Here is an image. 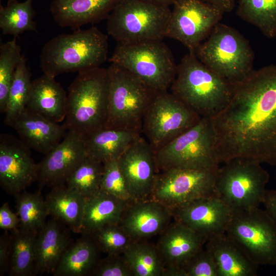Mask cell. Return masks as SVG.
<instances>
[{"mask_svg":"<svg viewBox=\"0 0 276 276\" xmlns=\"http://www.w3.org/2000/svg\"><path fill=\"white\" fill-rule=\"evenodd\" d=\"M37 233L20 227L12 231L9 275H34Z\"/></svg>","mask_w":276,"mask_h":276,"instance_id":"30","label":"cell"},{"mask_svg":"<svg viewBox=\"0 0 276 276\" xmlns=\"http://www.w3.org/2000/svg\"><path fill=\"white\" fill-rule=\"evenodd\" d=\"M32 2L8 0L6 6L1 5L0 28L3 34L17 37L26 31L37 32L36 22L33 20L36 12Z\"/></svg>","mask_w":276,"mask_h":276,"instance_id":"32","label":"cell"},{"mask_svg":"<svg viewBox=\"0 0 276 276\" xmlns=\"http://www.w3.org/2000/svg\"><path fill=\"white\" fill-rule=\"evenodd\" d=\"M22 55L16 37L0 46V111L5 113L10 87Z\"/></svg>","mask_w":276,"mask_h":276,"instance_id":"37","label":"cell"},{"mask_svg":"<svg viewBox=\"0 0 276 276\" xmlns=\"http://www.w3.org/2000/svg\"><path fill=\"white\" fill-rule=\"evenodd\" d=\"M109 94L104 128L141 133L145 112L157 93L135 75L111 63L107 68Z\"/></svg>","mask_w":276,"mask_h":276,"instance_id":"5","label":"cell"},{"mask_svg":"<svg viewBox=\"0 0 276 276\" xmlns=\"http://www.w3.org/2000/svg\"><path fill=\"white\" fill-rule=\"evenodd\" d=\"M205 245L215 262L218 276L258 275L259 266L226 233L209 240Z\"/></svg>","mask_w":276,"mask_h":276,"instance_id":"25","label":"cell"},{"mask_svg":"<svg viewBox=\"0 0 276 276\" xmlns=\"http://www.w3.org/2000/svg\"><path fill=\"white\" fill-rule=\"evenodd\" d=\"M32 74L22 55L9 89L5 124L12 126L17 117L26 108L31 90Z\"/></svg>","mask_w":276,"mask_h":276,"instance_id":"31","label":"cell"},{"mask_svg":"<svg viewBox=\"0 0 276 276\" xmlns=\"http://www.w3.org/2000/svg\"><path fill=\"white\" fill-rule=\"evenodd\" d=\"M141 135L123 129L103 128L84 138L86 154L103 163L118 159Z\"/></svg>","mask_w":276,"mask_h":276,"instance_id":"28","label":"cell"},{"mask_svg":"<svg viewBox=\"0 0 276 276\" xmlns=\"http://www.w3.org/2000/svg\"><path fill=\"white\" fill-rule=\"evenodd\" d=\"M234 83L213 72L189 52L177 65L170 90L201 118H212L229 101Z\"/></svg>","mask_w":276,"mask_h":276,"instance_id":"2","label":"cell"},{"mask_svg":"<svg viewBox=\"0 0 276 276\" xmlns=\"http://www.w3.org/2000/svg\"><path fill=\"white\" fill-rule=\"evenodd\" d=\"M173 6L166 37L179 41L191 52L207 38L224 13L203 0H177Z\"/></svg>","mask_w":276,"mask_h":276,"instance_id":"14","label":"cell"},{"mask_svg":"<svg viewBox=\"0 0 276 276\" xmlns=\"http://www.w3.org/2000/svg\"><path fill=\"white\" fill-rule=\"evenodd\" d=\"M177 276H218V274L212 256L205 248H202L184 264Z\"/></svg>","mask_w":276,"mask_h":276,"instance_id":"40","label":"cell"},{"mask_svg":"<svg viewBox=\"0 0 276 276\" xmlns=\"http://www.w3.org/2000/svg\"><path fill=\"white\" fill-rule=\"evenodd\" d=\"M218 8L224 13L231 12L235 7L236 0H203Z\"/></svg>","mask_w":276,"mask_h":276,"instance_id":"45","label":"cell"},{"mask_svg":"<svg viewBox=\"0 0 276 276\" xmlns=\"http://www.w3.org/2000/svg\"><path fill=\"white\" fill-rule=\"evenodd\" d=\"M263 204L276 222V190H267Z\"/></svg>","mask_w":276,"mask_h":276,"instance_id":"44","label":"cell"},{"mask_svg":"<svg viewBox=\"0 0 276 276\" xmlns=\"http://www.w3.org/2000/svg\"><path fill=\"white\" fill-rule=\"evenodd\" d=\"M65 90L55 78L44 74L32 82L26 108L50 121H64L66 111Z\"/></svg>","mask_w":276,"mask_h":276,"instance_id":"24","label":"cell"},{"mask_svg":"<svg viewBox=\"0 0 276 276\" xmlns=\"http://www.w3.org/2000/svg\"><path fill=\"white\" fill-rule=\"evenodd\" d=\"M171 10L144 0H119L107 17V31L118 43L163 40Z\"/></svg>","mask_w":276,"mask_h":276,"instance_id":"7","label":"cell"},{"mask_svg":"<svg viewBox=\"0 0 276 276\" xmlns=\"http://www.w3.org/2000/svg\"><path fill=\"white\" fill-rule=\"evenodd\" d=\"M20 228L38 233L47 223L49 214L45 198L40 190L34 193L26 190L14 196Z\"/></svg>","mask_w":276,"mask_h":276,"instance_id":"35","label":"cell"},{"mask_svg":"<svg viewBox=\"0 0 276 276\" xmlns=\"http://www.w3.org/2000/svg\"><path fill=\"white\" fill-rule=\"evenodd\" d=\"M118 161L133 200L148 199L159 172L154 151L146 139L141 135Z\"/></svg>","mask_w":276,"mask_h":276,"instance_id":"17","label":"cell"},{"mask_svg":"<svg viewBox=\"0 0 276 276\" xmlns=\"http://www.w3.org/2000/svg\"><path fill=\"white\" fill-rule=\"evenodd\" d=\"M109 94L107 69L78 72L68 87L64 126L84 138L104 128Z\"/></svg>","mask_w":276,"mask_h":276,"instance_id":"4","label":"cell"},{"mask_svg":"<svg viewBox=\"0 0 276 276\" xmlns=\"http://www.w3.org/2000/svg\"><path fill=\"white\" fill-rule=\"evenodd\" d=\"M201 118L171 93H159L145 112L141 134L155 151L194 126Z\"/></svg>","mask_w":276,"mask_h":276,"instance_id":"12","label":"cell"},{"mask_svg":"<svg viewBox=\"0 0 276 276\" xmlns=\"http://www.w3.org/2000/svg\"><path fill=\"white\" fill-rule=\"evenodd\" d=\"M19 219L9 208L7 202L0 208V228L4 231H13L19 227Z\"/></svg>","mask_w":276,"mask_h":276,"instance_id":"43","label":"cell"},{"mask_svg":"<svg viewBox=\"0 0 276 276\" xmlns=\"http://www.w3.org/2000/svg\"><path fill=\"white\" fill-rule=\"evenodd\" d=\"M160 234L156 246L165 268L164 276H177L180 268L206 242L200 235L175 220Z\"/></svg>","mask_w":276,"mask_h":276,"instance_id":"19","label":"cell"},{"mask_svg":"<svg viewBox=\"0 0 276 276\" xmlns=\"http://www.w3.org/2000/svg\"><path fill=\"white\" fill-rule=\"evenodd\" d=\"M63 223L52 218L37 233L34 275L53 274L63 254L71 244Z\"/></svg>","mask_w":276,"mask_h":276,"instance_id":"23","label":"cell"},{"mask_svg":"<svg viewBox=\"0 0 276 276\" xmlns=\"http://www.w3.org/2000/svg\"><path fill=\"white\" fill-rule=\"evenodd\" d=\"M12 236L4 231L0 237V275L8 272L11 252Z\"/></svg>","mask_w":276,"mask_h":276,"instance_id":"42","label":"cell"},{"mask_svg":"<svg viewBox=\"0 0 276 276\" xmlns=\"http://www.w3.org/2000/svg\"><path fill=\"white\" fill-rule=\"evenodd\" d=\"M171 210L152 199L136 201L125 210L119 224L134 241L160 234L171 223Z\"/></svg>","mask_w":276,"mask_h":276,"instance_id":"20","label":"cell"},{"mask_svg":"<svg viewBox=\"0 0 276 276\" xmlns=\"http://www.w3.org/2000/svg\"><path fill=\"white\" fill-rule=\"evenodd\" d=\"M91 236L107 255H123L134 242L119 224L104 227Z\"/></svg>","mask_w":276,"mask_h":276,"instance_id":"38","label":"cell"},{"mask_svg":"<svg viewBox=\"0 0 276 276\" xmlns=\"http://www.w3.org/2000/svg\"><path fill=\"white\" fill-rule=\"evenodd\" d=\"M91 275L93 276H134L123 255H107L100 259Z\"/></svg>","mask_w":276,"mask_h":276,"instance_id":"41","label":"cell"},{"mask_svg":"<svg viewBox=\"0 0 276 276\" xmlns=\"http://www.w3.org/2000/svg\"><path fill=\"white\" fill-rule=\"evenodd\" d=\"M103 168L104 163L86 155L70 174L66 185L89 198L100 189Z\"/></svg>","mask_w":276,"mask_h":276,"instance_id":"36","label":"cell"},{"mask_svg":"<svg viewBox=\"0 0 276 276\" xmlns=\"http://www.w3.org/2000/svg\"><path fill=\"white\" fill-rule=\"evenodd\" d=\"M108 61L141 79L157 93L168 91L177 65L163 40L118 43Z\"/></svg>","mask_w":276,"mask_h":276,"instance_id":"8","label":"cell"},{"mask_svg":"<svg viewBox=\"0 0 276 276\" xmlns=\"http://www.w3.org/2000/svg\"><path fill=\"white\" fill-rule=\"evenodd\" d=\"M49 215L80 233L86 198L64 184L52 187L45 198Z\"/></svg>","mask_w":276,"mask_h":276,"instance_id":"27","label":"cell"},{"mask_svg":"<svg viewBox=\"0 0 276 276\" xmlns=\"http://www.w3.org/2000/svg\"><path fill=\"white\" fill-rule=\"evenodd\" d=\"M153 3L159 4L166 6L173 5L177 0H144Z\"/></svg>","mask_w":276,"mask_h":276,"instance_id":"46","label":"cell"},{"mask_svg":"<svg viewBox=\"0 0 276 276\" xmlns=\"http://www.w3.org/2000/svg\"><path fill=\"white\" fill-rule=\"evenodd\" d=\"M226 234L257 265H276V222L259 207L235 211Z\"/></svg>","mask_w":276,"mask_h":276,"instance_id":"11","label":"cell"},{"mask_svg":"<svg viewBox=\"0 0 276 276\" xmlns=\"http://www.w3.org/2000/svg\"><path fill=\"white\" fill-rule=\"evenodd\" d=\"M170 210L175 221L189 227L206 241L226 233L233 214L214 193Z\"/></svg>","mask_w":276,"mask_h":276,"instance_id":"15","label":"cell"},{"mask_svg":"<svg viewBox=\"0 0 276 276\" xmlns=\"http://www.w3.org/2000/svg\"><path fill=\"white\" fill-rule=\"evenodd\" d=\"M237 15L268 38L276 37V0H238Z\"/></svg>","mask_w":276,"mask_h":276,"instance_id":"33","label":"cell"},{"mask_svg":"<svg viewBox=\"0 0 276 276\" xmlns=\"http://www.w3.org/2000/svg\"><path fill=\"white\" fill-rule=\"evenodd\" d=\"M129 204L100 189L86 198L80 234L91 235L104 227L119 224Z\"/></svg>","mask_w":276,"mask_h":276,"instance_id":"26","label":"cell"},{"mask_svg":"<svg viewBox=\"0 0 276 276\" xmlns=\"http://www.w3.org/2000/svg\"><path fill=\"white\" fill-rule=\"evenodd\" d=\"M11 127L28 147L44 155L63 139L67 131L63 124L53 122L27 108Z\"/></svg>","mask_w":276,"mask_h":276,"instance_id":"21","label":"cell"},{"mask_svg":"<svg viewBox=\"0 0 276 276\" xmlns=\"http://www.w3.org/2000/svg\"><path fill=\"white\" fill-rule=\"evenodd\" d=\"M38 164L31 149L20 140L7 133L0 134V185L14 196L36 181Z\"/></svg>","mask_w":276,"mask_h":276,"instance_id":"16","label":"cell"},{"mask_svg":"<svg viewBox=\"0 0 276 276\" xmlns=\"http://www.w3.org/2000/svg\"><path fill=\"white\" fill-rule=\"evenodd\" d=\"M62 256L54 276H86L91 274L100 258L101 250L92 236L82 234Z\"/></svg>","mask_w":276,"mask_h":276,"instance_id":"29","label":"cell"},{"mask_svg":"<svg viewBox=\"0 0 276 276\" xmlns=\"http://www.w3.org/2000/svg\"><path fill=\"white\" fill-rule=\"evenodd\" d=\"M119 0H53L50 11L61 27L74 30L107 18Z\"/></svg>","mask_w":276,"mask_h":276,"instance_id":"22","label":"cell"},{"mask_svg":"<svg viewBox=\"0 0 276 276\" xmlns=\"http://www.w3.org/2000/svg\"><path fill=\"white\" fill-rule=\"evenodd\" d=\"M158 172L171 169H206L220 163L214 128L210 118L194 126L154 151Z\"/></svg>","mask_w":276,"mask_h":276,"instance_id":"10","label":"cell"},{"mask_svg":"<svg viewBox=\"0 0 276 276\" xmlns=\"http://www.w3.org/2000/svg\"><path fill=\"white\" fill-rule=\"evenodd\" d=\"M194 53L209 68L233 83L254 70V54L249 41L235 29L220 22Z\"/></svg>","mask_w":276,"mask_h":276,"instance_id":"6","label":"cell"},{"mask_svg":"<svg viewBox=\"0 0 276 276\" xmlns=\"http://www.w3.org/2000/svg\"><path fill=\"white\" fill-rule=\"evenodd\" d=\"M123 255L134 276H164L165 268L156 245L145 240L134 241Z\"/></svg>","mask_w":276,"mask_h":276,"instance_id":"34","label":"cell"},{"mask_svg":"<svg viewBox=\"0 0 276 276\" xmlns=\"http://www.w3.org/2000/svg\"><path fill=\"white\" fill-rule=\"evenodd\" d=\"M100 190L129 203L134 201L128 191L118 159L104 163Z\"/></svg>","mask_w":276,"mask_h":276,"instance_id":"39","label":"cell"},{"mask_svg":"<svg viewBox=\"0 0 276 276\" xmlns=\"http://www.w3.org/2000/svg\"><path fill=\"white\" fill-rule=\"evenodd\" d=\"M218 167L160 171L148 199L158 201L172 210L213 194Z\"/></svg>","mask_w":276,"mask_h":276,"instance_id":"13","label":"cell"},{"mask_svg":"<svg viewBox=\"0 0 276 276\" xmlns=\"http://www.w3.org/2000/svg\"><path fill=\"white\" fill-rule=\"evenodd\" d=\"M211 119L220 163L243 158L276 165V65L234 83L229 101Z\"/></svg>","mask_w":276,"mask_h":276,"instance_id":"1","label":"cell"},{"mask_svg":"<svg viewBox=\"0 0 276 276\" xmlns=\"http://www.w3.org/2000/svg\"><path fill=\"white\" fill-rule=\"evenodd\" d=\"M107 38L94 26L58 35L43 47L41 69L43 74L55 78L62 74L100 67L107 58Z\"/></svg>","mask_w":276,"mask_h":276,"instance_id":"3","label":"cell"},{"mask_svg":"<svg viewBox=\"0 0 276 276\" xmlns=\"http://www.w3.org/2000/svg\"><path fill=\"white\" fill-rule=\"evenodd\" d=\"M218 167L214 192L233 212L259 207L263 203L270 175L261 163L236 158Z\"/></svg>","mask_w":276,"mask_h":276,"instance_id":"9","label":"cell"},{"mask_svg":"<svg viewBox=\"0 0 276 276\" xmlns=\"http://www.w3.org/2000/svg\"><path fill=\"white\" fill-rule=\"evenodd\" d=\"M86 156L84 137L68 130L63 139L38 164L39 190L64 184Z\"/></svg>","mask_w":276,"mask_h":276,"instance_id":"18","label":"cell"}]
</instances>
